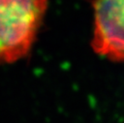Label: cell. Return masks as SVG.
<instances>
[{
	"label": "cell",
	"instance_id": "6da1fadb",
	"mask_svg": "<svg viewBox=\"0 0 124 123\" xmlns=\"http://www.w3.org/2000/svg\"><path fill=\"white\" fill-rule=\"evenodd\" d=\"M46 9V0H0V63L29 51Z\"/></svg>",
	"mask_w": 124,
	"mask_h": 123
},
{
	"label": "cell",
	"instance_id": "7a4b0ae2",
	"mask_svg": "<svg viewBox=\"0 0 124 123\" xmlns=\"http://www.w3.org/2000/svg\"><path fill=\"white\" fill-rule=\"evenodd\" d=\"M92 46L100 55L124 61V0L95 1Z\"/></svg>",
	"mask_w": 124,
	"mask_h": 123
}]
</instances>
